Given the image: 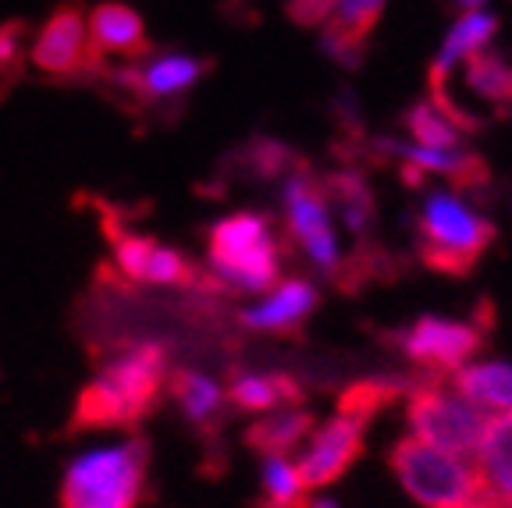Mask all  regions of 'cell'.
I'll return each instance as SVG.
<instances>
[{"mask_svg": "<svg viewBox=\"0 0 512 508\" xmlns=\"http://www.w3.org/2000/svg\"><path fill=\"white\" fill-rule=\"evenodd\" d=\"M498 228L463 192H424L413 214V253L431 274L463 281L495 246Z\"/></svg>", "mask_w": 512, "mask_h": 508, "instance_id": "obj_1", "label": "cell"}, {"mask_svg": "<svg viewBox=\"0 0 512 508\" xmlns=\"http://www.w3.org/2000/svg\"><path fill=\"white\" fill-rule=\"evenodd\" d=\"M150 445L128 434L96 441L64 462L61 508H139L146 498Z\"/></svg>", "mask_w": 512, "mask_h": 508, "instance_id": "obj_2", "label": "cell"}, {"mask_svg": "<svg viewBox=\"0 0 512 508\" xmlns=\"http://www.w3.org/2000/svg\"><path fill=\"white\" fill-rule=\"evenodd\" d=\"M168 349L157 342L132 345L86 384L79 398V423L93 427H128L143 420L168 381Z\"/></svg>", "mask_w": 512, "mask_h": 508, "instance_id": "obj_3", "label": "cell"}, {"mask_svg": "<svg viewBox=\"0 0 512 508\" xmlns=\"http://www.w3.org/2000/svg\"><path fill=\"white\" fill-rule=\"evenodd\" d=\"M281 249L271 217L256 210H235L221 217L207 235L210 281L228 292L264 295L281 281Z\"/></svg>", "mask_w": 512, "mask_h": 508, "instance_id": "obj_4", "label": "cell"}, {"mask_svg": "<svg viewBox=\"0 0 512 508\" xmlns=\"http://www.w3.org/2000/svg\"><path fill=\"white\" fill-rule=\"evenodd\" d=\"M491 324H495L491 299H480L470 320L424 313V317L409 320L406 327L392 331L384 342L392 345L413 370L427 374L431 381H441V377H452L466 363H473V356L488 345Z\"/></svg>", "mask_w": 512, "mask_h": 508, "instance_id": "obj_5", "label": "cell"}, {"mask_svg": "<svg viewBox=\"0 0 512 508\" xmlns=\"http://www.w3.org/2000/svg\"><path fill=\"white\" fill-rule=\"evenodd\" d=\"M399 487L420 508H473L484 501V484L473 459L434 448L420 437H399L388 452Z\"/></svg>", "mask_w": 512, "mask_h": 508, "instance_id": "obj_6", "label": "cell"}, {"mask_svg": "<svg viewBox=\"0 0 512 508\" xmlns=\"http://www.w3.org/2000/svg\"><path fill=\"white\" fill-rule=\"evenodd\" d=\"M406 423L409 434L427 441V445L473 459L484 434H488L491 416L480 413L459 391H452V384L420 381L409 384L406 391Z\"/></svg>", "mask_w": 512, "mask_h": 508, "instance_id": "obj_7", "label": "cell"}, {"mask_svg": "<svg viewBox=\"0 0 512 508\" xmlns=\"http://www.w3.org/2000/svg\"><path fill=\"white\" fill-rule=\"evenodd\" d=\"M281 203H285V242H292L313 263V270L335 285L345 256L342 246H338L331 207L324 199V189H320V178L306 164H299L296 171L285 175Z\"/></svg>", "mask_w": 512, "mask_h": 508, "instance_id": "obj_8", "label": "cell"}, {"mask_svg": "<svg viewBox=\"0 0 512 508\" xmlns=\"http://www.w3.org/2000/svg\"><path fill=\"white\" fill-rule=\"evenodd\" d=\"M25 57L36 72L50 75V79H72V75L89 72L100 57L89 40V22L82 4L68 0L61 8H54V15L40 25L36 40L29 43Z\"/></svg>", "mask_w": 512, "mask_h": 508, "instance_id": "obj_9", "label": "cell"}, {"mask_svg": "<svg viewBox=\"0 0 512 508\" xmlns=\"http://www.w3.org/2000/svg\"><path fill=\"white\" fill-rule=\"evenodd\" d=\"M367 445V420L349 413H335L320 427L310 430L303 445H299V477L306 491H328L335 480L349 473V466L363 455Z\"/></svg>", "mask_w": 512, "mask_h": 508, "instance_id": "obj_10", "label": "cell"}, {"mask_svg": "<svg viewBox=\"0 0 512 508\" xmlns=\"http://www.w3.org/2000/svg\"><path fill=\"white\" fill-rule=\"evenodd\" d=\"M207 72V57L185 54V50H164L157 57H139V61L125 64V68L111 72V79L121 89H132L143 104H168V100L189 93L196 82H203Z\"/></svg>", "mask_w": 512, "mask_h": 508, "instance_id": "obj_11", "label": "cell"}, {"mask_svg": "<svg viewBox=\"0 0 512 508\" xmlns=\"http://www.w3.org/2000/svg\"><path fill=\"white\" fill-rule=\"evenodd\" d=\"M320 292L306 278H281L264 299L239 313V324L253 334H299L317 313Z\"/></svg>", "mask_w": 512, "mask_h": 508, "instance_id": "obj_12", "label": "cell"}, {"mask_svg": "<svg viewBox=\"0 0 512 508\" xmlns=\"http://www.w3.org/2000/svg\"><path fill=\"white\" fill-rule=\"evenodd\" d=\"M388 0H338L320 29V50L342 68H360L367 61L370 36H374Z\"/></svg>", "mask_w": 512, "mask_h": 508, "instance_id": "obj_13", "label": "cell"}, {"mask_svg": "<svg viewBox=\"0 0 512 508\" xmlns=\"http://www.w3.org/2000/svg\"><path fill=\"white\" fill-rule=\"evenodd\" d=\"M86 22H89V40H93L96 57L114 54V57H125V61H139L150 50L143 18H139L136 8H128V4L104 0V4H96L89 11Z\"/></svg>", "mask_w": 512, "mask_h": 508, "instance_id": "obj_14", "label": "cell"}, {"mask_svg": "<svg viewBox=\"0 0 512 508\" xmlns=\"http://www.w3.org/2000/svg\"><path fill=\"white\" fill-rule=\"evenodd\" d=\"M320 189H324L328 207L342 217L345 228L367 246V239L374 235V224H377V199L367 175H363L360 167H338V171L320 178Z\"/></svg>", "mask_w": 512, "mask_h": 508, "instance_id": "obj_15", "label": "cell"}, {"mask_svg": "<svg viewBox=\"0 0 512 508\" xmlns=\"http://www.w3.org/2000/svg\"><path fill=\"white\" fill-rule=\"evenodd\" d=\"M498 32V15H488V11H466L452 32L445 36L441 43L438 57L431 61L427 68V96H438V93H448V72L456 68L459 61L473 54V50H484L491 40H495Z\"/></svg>", "mask_w": 512, "mask_h": 508, "instance_id": "obj_16", "label": "cell"}, {"mask_svg": "<svg viewBox=\"0 0 512 508\" xmlns=\"http://www.w3.org/2000/svg\"><path fill=\"white\" fill-rule=\"evenodd\" d=\"M473 466L484 484V501L512 508V413L491 416L488 434L473 455Z\"/></svg>", "mask_w": 512, "mask_h": 508, "instance_id": "obj_17", "label": "cell"}, {"mask_svg": "<svg viewBox=\"0 0 512 508\" xmlns=\"http://www.w3.org/2000/svg\"><path fill=\"white\" fill-rule=\"evenodd\" d=\"M448 381H452V391H459L466 402L477 405L480 413L488 416L512 413V363H505V359L466 363Z\"/></svg>", "mask_w": 512, "mask_h": 508, "instance_id": "obj_18", "label": "cell"}, {"mask_svg": "<svg viewBox=\"0 0 512 508\" xmlns=\"http://www.w3.org/2000/svg\"><path fill=\"white\" fill-rule=\"evenodd\" d=\"M228 402L242 413L264 416L274 409H285V405H296L303 398L299 384L288 374H260V370H235L228 388H224Z\"/></svg>", "mask_w": 512, "mask_h": 508, "instance_id": "obj_19", "label": "cell"}, {"mask_svg": "<svg viewBox=\"0 0 512 508\" xmlns=\"http://www.w3.org/2000/svg\"><path fill=\"white\" fill-rule=\"evenodd\" d=\"M463 82L480 96L495 104L498 111H512V57L502 50H473L463 61Z\"/></svg>", "mask_w": 512, "mask_h": 508, "instance_id": "obj_20", "label": "cell"}, {"mask_svg": "<svg viewBox=\"0 0 512 508\" xmlns=\"http://www.w3.org/2000/svg\"><path fill=\"white\" fill-rule=\"evenodd\" d=\"M313 430V416L296 405L264 413L249 427V445L260 448L264 455H292Z\"/></svg>", "mask_w": 512, "mask_h": 508, "instance_id": "obj_21", "label": "cell"}, {"mask_svg": "<svg viewBox=\"0 0 512 508\" xmlns=\"http://www.w3.org/2000/svg\"><path fill=\"white\" fill-rule=\"evenodd\" d=\"M171 395H175L185 420L196 423V427L214 423L221 416L224 402H228L224 384L214 381L210 374H200V370H178V374H171Z\"/></svg>", "mask_w": 512, "mask_h": 508, "instance_id": "obj_22", "label": "cell"}, {"mask_svg": "<svg viewBox=\"0 0 512 508\" xmlns=\"http://www.w3.org/2000/svg\"><path fill=\"white\" fill-rule=\"evenodd\" d=\"M402 128H406V135L416 146H427V150H459L466 139L431 100L409 104L406 111H402Z\"/></svg>", "mask_w": 512, "mask_h": 508, "instance_id": "obj_23", "label": "cell"}, {"mask_svg": "<svg viewBox=\"0 0 512 508\" xmlns=\"http://www.w3.org/2000/svg\"><path fill=\"white\" fill-rule=\"evenodd\" d=\"M260 491H264V508H303L310 498L292 455H264Z\"/></svg>", "mask_w": 512, "mask_h": 508, "instance_id": "obj_24", "label": "cell"}, {"mask_svg": "<svg viewBox=\"0 0 512 508\" xmlns=\"http://www.w3.org/2000/svg\"><path fill=\"white\" fill-rule=\"evenodd\" d=\"M409 391V381L402 377H363V381L349 384L338 398V413L360 416V420H374L381 409H388L392 402H399Z\"/></svg>", "mask_w": 512, "mask_h": 508, "instance_id": "obj_25", "label": "cell"}, {"mask_svg": "<svg viewBox=\"0 0 512 508\" xmlns=\"http://www.w3.org/2000/svg\"><path fill=\"white\" fill-rule=\"evenodd\" d=\"M192 263L185 260L178 249H171V246H153V253H150V260H146V274H143V281L146 285H160V288H168V285H185V281H192Z\"/></svg>", "mask_w": 512, "mask_h": 508, "instance_id": "obj_26", "label": "cell"}, {"mask_svg": "<svg viewBox=\"0 0 512 508\" xmlns=\"http://www.w3.org/2000/svg\"><path fill=\"white\" fill-rule=\"evenodd\" d=\"M153 246H157V239H150V235H118L114 239V263L128 281H143Z\"/></svg>", "mask_w": 512, "mask_h": 508, "instance_id": "obj_27", "label": "cell"}, {"mask_svg": "<svg viewBox=\"0 0 512 508\" xmlns=\"http://www.w3.org/2000/svg\"><path fill=\"white\" fill-rule=\"evenodd\" d=\"M299 164H303V160H296V153L288 150V146L274 143V139H260V143L253 146V160H249V167L264 178L288 175V171H296Z\"/></svg>", "mask_w": 512, "mask_h": 508, "instance_id": "obj_28", "label": "cell"}, {"mask_svg": "<svg viewBox=\"0 0 512 508\" xmlns=\"http://www.w3.org/2000/svg\"><path fill=\"white\" fill-rule=\"evenodd\" d=\"M338 0H288V15L299 25H324Z\"/></svg>", "mask_w": 512, "mask_h": 508, "instance_id": "obj_29", "label": "cell"}, {"mask_svg": "<svg viewBox=\"0 0 512 508\" xmlns=\"http://www.w3.org/2000/svg\"><path fill=\"white\" fill-rule=\"evenodd\" d=\"M18 54H25V29L22 22L0 25V68H11L18 61Z\"/></svg>", "mask_w": 512, "mask_h": 508, "instance_id": "obj_30", "label": "cell"}, {"mask_svg": "<svg viewBox=\"0 0 512 508\" xmlns=\"http://www.w3.org/2000/svg\"><path fill=\"white\" fill-rule=\"evenodd\" d=\"M303 508H342V501L328 491H310V498H306Z\"/></svg>", "mask_w": 512, "mask_h": 508, "instance_id": "obj_31", "label": "cell"}, {"mask_svg": "<svg viewBox=\"0 0 512 508\" xmlns=\"http://www.w3.org/2000/svg\"><path fill=\"white\" fill-rule=\"evenodd\" d=\"M452 4H459V8H466V11H480L484 0H452Z\"/></svg>", "mask_w": 512, "mask_h": 508, "instance_id": "obj_32", "label": "cell"}, {"mask_svg": "<svg viewBox=\"0 0 512 508\" xmlns=\"http://www.w3.org/2000/svg\"><path fill=\"white\" fill-rule=\"evenodd\" d=\"M473 508H498V505H491V501H480V505H473Z\"/></svg>", "mask_w": 512, "mask_h": 508, "instance_id": "obj_33", "label": "cell"}]
</instances>
